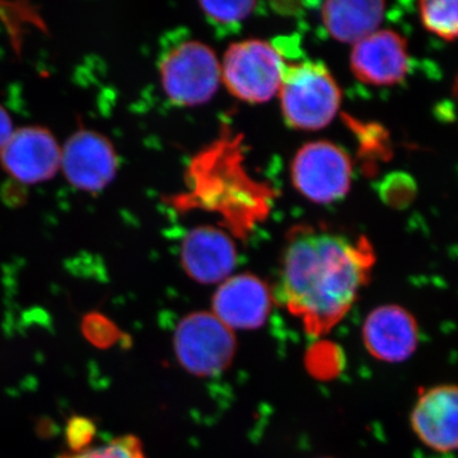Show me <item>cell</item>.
<instances>
[{
    "mask_svg": "<svg viewBox=\"0 0 458 458\" xmlns=\"http://www.w3.org/2000/svg\"><path fill=\"white\" fill-rule=\"evenodd\" d=\"M273 295L269 286L251 274L229 276L213 297V315L231 330H255L264 327Z\"/></svg>",
    "mask_w": 458,
    "mask_h": 458,
    "instance_id": "10",
    "label": "cell"
},
{
    "mask_svg": "<svg viewBox=\"0 0 458 458\" xmlns=\"http://www.w3.org/2000/svg\"><path fill=\"white\" fill-rule=\"evenodd\" d=\"M364 346L376 360L387 363L408 360L419 345V327L414 315L397 304L377 307L361 328Z\"/></svg>",
    "mask_w": 458,
    "mask_h": 458,
    "instance_id": "9",
    "label": "cell"
},
{
    "mask_svg": "<svg viewBox=\"0 0 458 458\" xmlns=\"http://www.w3.org/2000/svg\"><path fill=\"white\" fill-rule=\"evenodd\" d=\"M385 13L384 2L334 0L322 5V21L337 41L357 44L376 32Z\"/></svg>",
    "mask_w": 458,
    "mask_h": 458,
    "instance_id": "14",
    "label": "cell"
},
{
    "mask_svg": "<svg viewBox=\"0 0 458 458\" xmlns=\"http://www.w3.org/2000/svg\"><path fill=\"white\" fill-rule=\"evenodd\" d=\"M285 68L284 59L274 45L246 40L228 47L222 75L234 98L249 104H264L279 92Z\"/></svg>",
    "mask_w": 458,
    "mask_h": 458,
    "instance_id": "4",
    "label": "cell"
},
{
    "mask_svg": "<svg viewBox=\"0 0 458 458\" xmlns=\"http://www.w3.org/2000/svg\"><path fill=\"white\" fill-rule=\"evenodd\" d=\"M375 264L369 238L297 225L286 233L274 295L309 335H327L357 302Z\"/></svg>",
    "mask_w": 458,
    "mask_h": 458,
    "instance_id": "1",
    "label": "cell"
},
{
    "mask_svg": "<svg viewBox=\"0 0 458 458\" xmlns=\"http://www.w3.org/2000/svg\"><path fill=\"white\" fill-rule=\"evenodd\" d=\"M62 165V146L54 132L41 125L14 129L0 148V167L21 185L53 180Z\"/></svg>",
    "mask_w": 458,
    "mask_h": 458,
    "instance_id": "8",
    "label": "cell"
},
{
    "mask_svg": "<svg viewBox=\"0 0 458 458\" xmlns=\"http://www.w3.org/2000/svg\"><path fill=\"white\" fill-rule=\"evenodd\" d=\"M93 436V427L87 419H74L68 428V438L73 452L84 450V445L90 441Z\"/></svg>",
    "mask_w": 458,
    "mask_h": 458,
    "instance_id": "18",
    "label": "cell"
},
{
    "mask_svg": "<svg viewBox=\"0 0 458 458\" xmlns=\"http://www.w3.org/2000/svg\"><path fill=\"white\" fill-rule=\"evenodd\" d=\"M119 165L113 141L93 129H78L62 146L60 170L69 185L86 194H99L108 188Z\"/></svg>",
    "mask_w": 458,
    "mask_h": 458,
    "instance_id": "7",
    "label": "cell"
},
{
    "mask_svg": "<svg viewBox=\"0 0 458 458\" xmlns=\"http://www.w3.org/2000/svg\"><path fill=\"white\" fill-rule=\"evenodd\" d=\"M410 424L419 439L433 451L458 450V386L441 385L419 397Z\"/></svg>",
    "mask_w": 458,
    "mask_h": 458,
    "instance_id": "12",
    "label": "cell"
},
{
    "mask_svg": "<svg viewBox=\"0 0 458 458\" xmlns=\"http://www.w3.org/2000/svg\"><path fill=\"white\" fill-rule=\"evenodd\" d=\"M174 345L181 366L197 377L225 372L237 348L233 330L212 312H195L181 319L174 331Z\"/></svg>",
    "mask_w": 458,
    "mask_h": 458,
    "instance_id": "5",
    "label": "cell"
},
{
    "mask_svg": "<svg viewBox=\"0 0 458 458\" xmlns=\"http://www.w3.org/2000/svg\"><path fill=\"white\" fill-rule=\"evenodd\" d=\"M13 119L9 114L7 108L0 105V148L8 140L14 131Z\"/></svg>",
    "mask_w": 458,
    "mask_h": 458,
    "instance_id": "19",
    "label": "cell"
},
{
    "mask_svg": "<svg viewBox=\"0 0 458 458\" xmlns=\"http://www.w3.org/2000/svg\"><path fill=\"white\" fill-rule=\"evenodd\" d=\"M421 22L424 27L443 40L458 38V0L420 2Z\"/></svg>",
    "mask_w": 458,
    "mask_h": 458,
    "instance_id": "15",
    "label": "cell"
},
{
    "mask_svg": "<svg viewBox=\"0 0 458 458\" xmlns=\"http://www.w3.org/2000/svg\"><path fill=\"white\" fill-rule=\"evenodd\" d=\"M352 162L342 148L330 141H312L298 150L292 180L298 192L318 204H330L348 194Z\"/></svg>",
    "mask_w": 458,
    "mask_h": 458,
    "instance_id": "6",
    "label": "cell"
},
{
    "mask_svg": "<svg viewBox=\"0 0 458 458\" xmlns=\"http://www.w3.org/2000/svg\"><path fill=\"white\" fill-rule=\"evenodd\" d=\"M351 68L355 78L366 84L400 83L409 71L408 42L393 30L373 32L354 45Z\"/></svg>",
    "mask_w": 458,
    "mask_h": 458,
    "instance_id": "11",
    "label": "cell"
},
{
    "mask_svg": "<svg viewBox=\"0 0 458 458\" xmlns=\"http://www.w3.org/2000/svg\"><path fill=\"white\" fill-rule=\"evenodd\" d=\"M285 123L297 131H318L336 116L342 90L324 63L286 65L279 89Z\"/></svg>",
    "mask_w": 458,
    "mask_h": 458,
    "instance_id": "2",
    "label": "cell"
},
{
    "mask_svg": "<svg viewBox=\"0 0 458 458\" xmlns=\"http://www.w3.org/2000/svg\"><path fill=\"white\" fill-rule=\"evenodd\" d=\"M236 262V246L221 229L198 227L183 238L181 264L190 278L200 284L225 282Z\"/></svg>",
    "mask_w": 458,
    "mask_h": 458,
    "instance_id": "13",
    "label": "cell"
},
{
    "mask_svg": "<svg viewBox=\"0 0 458 458\" xmlns=\"http://www.w3.org/2000/svg\"><path fill=\"white\" fill-rule=\"evenodd\" d=\"M59 458H147L140 439L134 436H123L98 447L63 454Z\"/></svg>",
    "mask_w": 458,
    "mask_h": 458,
    "instance_id": "16",
    "label": "cell"
},
{
    "mask_svg": "<svg viewBox=\"0 0 458 458\" xmlns=\"http://www.w3.org/2000/svg\"><path fill=\"white\" fill-rule=\"evenodd\" d=\"M205 16L216 25L234 26L254 12L255 2H201Z\"/></svg>",
    "mask_w": 458,
    "mask_h": 458,
    "instance_id": "17",
    "label": "cell"
},
{
    "mask_svg": "<svg viewBox=\"0 0 458 458\" xmlns=\"http://www.w3.org/2000/svg\"><path fill=\"white\" fill-rule=\"evenodd\" d=\"M159 75L172 104L192 107L216 95L222 68L209 47L200 41L186 40L165 51L159 60Z\"/></svg>",
    "mask_w": 458,
    "mask_h": 458,
    "instance_id": "3",
    "label": "cell"
}]
</instances>
